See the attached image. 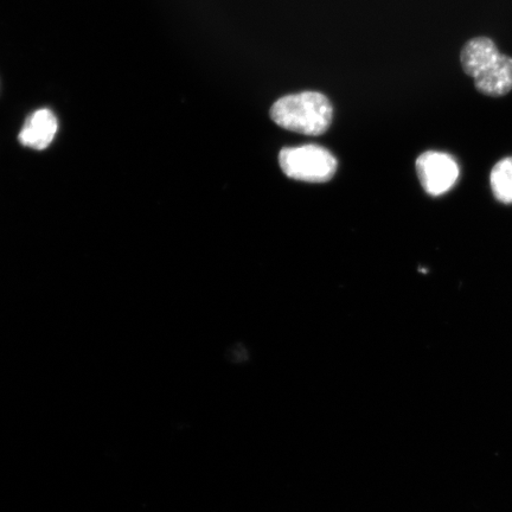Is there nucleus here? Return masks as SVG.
Segmentation results:
<instances>
[{
	"instance_id": "nucleus-1",
	"label": "nucleus",
	"mask_w": 512,
	"mask_h": 512,
	"mask_svg": "<svg viewBox=\"0 0 512 512\" xmlns=\"http://www.w3.org/2000/svg\"><path fill=\"white\" fill-rule=\"evenodd\" d=\"M331 102L317 92H303L284 96L271 108L275 124L287 131L320 136L329 130L332 121Z\"/></svg>"
},
{
	"instance_id": "nucleus-2",
	"label": "nucleus",
	"mask_w": 512,
	"mask_h": 512,
	"mask_svg": "<svg viewBox=\"0 0 512 512\" xmlns=\"http://www.w3.org/2000/svg\"><path fill=\"white\" fill-rule=\"evenodd\" d=\"M279 164L287 177L309 183L328 182L337 171V159L318 145L286 147L280 152Z\"/></svg>"
},
{
	"instance_id": "nucleus-3",
	"label": "nucleus",
	"mask_w": 512,
	"mask_h": 512,
	"mask_svg": "<svg viewBox=\"0 0 512 512\" xmlns=\"http://www.w3.org/2000/svg\"><path fill=\"white\" fill-rule=\"evenodd\" d=\"M416 171L422 187L431 196H441L454 187L459 178V166L444 152L428 151L416 160Z\"/></svg>"
},
{
	"instance_id": "nucleus-4",
	"label": "nucleus",
	"mask_w": 512,
	"mask_h": 512,
	"mask_svg": "<svg viewBox=\"0 0 512 512\" xmlns=\"http://www.w3.org/2000/svg\"><path fill=\"white\" fill-rule=\"evenodd\" d=\"M57 131H59V121L55 114L48 108H41L25 121L19 132V143L32 150H46L54 142Z\"/></svg>"
},
{
	"instance_id": "nucleus-5",
	"label": "nucleus",
	"mask_w": 512,
	"mask_h": 512,
	"mask_svg": "<svg viewBox=\"0 0 512 512\" xmlns=\"http://www.w3.org/2000/svg\"><path fill=\"white\" fill-rule=\"evenodd\" d=\"M502 53L489 37H476L467 42L460 54L465 74L473 80L484 74L501 59Z\"/></svg>"
},
{
	"instance_id": "nucleus-6",
	"label": "nucleus",
	"mask_w": 512,
	"mask_h": 512,
	"mask_svg": "<svg viewBox=\"0 0 512 512\" xmlns=\"http://www.w3.org/2000/svg\"><path fill=\"white\" fill-rule=\"evenodd\" d=\"M480 94L503 96L512 91V57L502 54L501 59L489 70L475 79Z\"/></svg>"
},
{
	"instance_id": "nucleus-7",
	"label": "nucleus",
	"mask_w": 512,
	"mask_h": 512,
	"mask_svg": "<svg viewBox=\"0 0 512 512\" xmlns=\"http://www.w3.org/2000/svg\"><path fill=\"white\" fill-rule=\"evenodd\" d=\"M490 181L497 200L512 203V157L504 158L495 165Z\"/></svg>"
}]
</instances>
